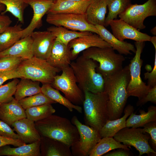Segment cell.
<instances>
[{"label":"cell","mask_w":156,"mask_h":156,"mask_svg":"<svg viewBox=\"0 0 156 156\" xmlns=\"http://www.w3.org/2000/svg\"><path fill=\"white\" fill-rule=\"evenodd\" d=\"M104 78L103 91L108 97V120H115L122 116L128 97L127 89L130 78L129 65Z\"/></svg>","instance_id":"1"},{"label":"cell","mask_w":156,"mask_h":156,"mask_svg":"<svg viewBox=\"0 0 156 156\" xmlns=\"http://www.w3.org/2000/svg\"><path fill=\"white\" fill-rule=\"evenodd\" d=\"M35 124L41 136L58 140L70 147L79 138L76 127L64 117L52 114Z\"/></svg>","instance_id":"2"},{"label":"cell","mask_w":156,"mask_h":156,"mask_svg":"<svg viewBox=\"0 0 156 156\" xmlns=\"http://www.w3.org/2000/svg\"><path fill=\"white\" fill-rule=\"evenodd\" d=\"M71 62L70 66L74 73L78 86L83 92L96 93L103 92L105 80L102 75L97 72L96 62L83 55Z\"/></svg>","instance_id":"3"},{"label":"cell","mask_w":156,"mask_h":156,"mask_svg":"<svg viewBox=\"0 0 156 156\" xmlns=\"http://www.w3.org/2000/svg\"><path fill=\"white\" fill-rule=\"evenodd\" d=\"M83 92L85 123L99 131L108 120L107 95L104 91L96 93L88 91Z\"/></svg>","instance_id":"4"},{"label":"cell","mask_w":156,"mask_h":156,"mask_svg":"<svg viewBox=\"0 0 156 156\" xmlns=\"http://www.w3.org/2000/svg\"><path fill=\"white\" fill-rule=\"evenodd\" d=\"M111 47H93L82 52V55L99 63L97 72L103 78L111 75L121 70L125 58L122 55L116 53Z\"/></svg>","instance_id":"5"},{"label":"cell","mask_w":156,"mask_h":156,"mask_svg":"<svg viewBox=\"0 0 156 156\" xmlns=\"http://www.w3.org/2000/svg\"><path fill=\"white\" fill-rule=\"evenodd\" d=\"M21 78L36 81L43 84H51L61 70L52 66L46 60L33 56L23 60L16 69Z\"/></svg>","instance_id":"6"},{"label":"cell","mask_w":156,"mask_h":156,"mask_svg":"<svg viewBox=\"0 0 156 156\" xmlns=\"http://www.w3.org/2000/svg\"><path fill=\"white\" fill-rule=\"evenodd\" d=\"M135 55L129 65L130 78L127 90L128 97L134 96L140 100L147 94L151 87L142 81L140 75L143 63L141 58V54L145 46V42H135Z\"/></svg>","instance_id":"7"},{"label":"cell","mask_w":156,"mask_h":156,"mask_svg":"<svg viewBox=\"0 0 156 156\" xmlns=\"http://www.w3.org/2000/svg\"><path fill=\"white\" fill-rule=\"evenodd\" d=\"M60 75H56L51 84L54 88L61 91L65 97L73 104H83L84 92L78 86L73 70L70 66L62 70Z\"/></svg>","instance_id":"8"},{"label":"cell","mask_w":156,"mask_h":156,"mask_svg":"<svg viewBox=\"0 0 156 156\" xmlns=\"http://www.w3.org/2000/svg\"><path fill=\"white\" fill-rule=\"evenodd\" d=\"M72 123L77 127L79 138L71 147L73 156H88L96 144L102 138L99 131L82 124L75 116L72 118Z\"/></svg>","instance_id":"9"},{"label":"cell","mask_w":156,"mask_h":156,"mask_svg":"<svg viewBox=\"0 0 156 156\" xmlns=\"http://www.w3.org/2000/svg\"><path fill=\"white\" fill-rule=\"evenodd\" d=\"M46 20L53 26L62 27L72 31L90 32L99 35L95 25L88 21L85 14L48 13Z\"/></svg>","instance_id":"10"},{"label":"cell","mask_w":156,"mask_h":156,"mask_svg":"<svg viewBox=\"0 0 156 156\" xmlns=\"http://www.w3.org/2000/svg\"><path fill=\"white\" fill-rule=\"evenodd\" d=\"M113 137L116 141L122 143L124 145L134 147L139 152V156L144 154H156V152L148 142L151 139L150 135L145 133L143 128L126 127L119 131Z\"/></svg>","instance_id":"11"},{"label":"cell","mask_w":156,"mask_h":156,"mask_svg":"<svg viewBox=\"0 0 156 156\" xmlns=\"http://www.w3.org/2000/svg\"><path fill=\"white\" fill-rule=\"evenodd\" d=\"M156 16V0H148L142 4H130L118 15L120 19L138 30L146 28L144 22L150 16Z\"/></svg>","instance_id":"12"},{"label":"cell","mask_w":156,"mask_h":156,"mask_svg":"<svg viewBox=\"0 0 156 156\" xmlns=\"http://www.w3.org/2000/svg\"><path fill=\"white\" fill-rule=\"evenodd\" d=\"M67 47L71 61L76 59L81 52L90 48L111 47L99 35L92 33L71 40Z\"/></svg>","instance_id":"13"},{"label":"cell","mask_w":156,"mask_h":156,"mask_svg":"<svg viewBox=\"0 0 156 156\" xmlns=\"http://www.w3.org/2000/svg\"><path fill=\"white\" fill-rule=\"evenodd\" d=\"M109 25L110 27L112 34L120 41L129 39L135 42L150 41L151 36L140 31L121 19L111 21Z\"/></svg>","instance_id":"14"},{"label":"cell","mask_w":156,"mask_h":156,"mask_svg":"<svg viewBox=\"0 0 156 156\" xmlns=\"http://www.w3.org/2000/svg\"><path fill=\"white\" fill-rule=\"evenodd\" d=\"M25 1L32 8L33 14L29 24L21 31L22 38L30 35L35 29L41 26L43 17L48 13L53 2L49 0H25Z\"/></svg>","instance_id":"15"},{"label":"cell","mask_w":156,"mask_h":156,"mask_svg":"<svg viewBox=\"0 0 156 156\" xmlns=\"http://www.w3.org/2000/svg\"><path fill=\"white\" fill-rule=\"evenodd\" d=\"M32 40L33 56L44 60L48 58L55 39L49 31H34L30 35Z\"/></svg>","instance_id":"16"},{"label":"cell","mask_w":156,"mask_h":156,"mask_svg":"<svg viewBox=\"0 0 156 156\" xmlns=\"http://www.w3.org/2000/svg\"><path fill=\"white\" fill-rule=\"evenodd\" d=\"M46 60L52 66L61 71L70 66L71 60L67 46L55 39Z\"/></svg>","instance_id":"17"},{"label":"cell","mask_w":156,"mask_h":156,"mask_svg":"<svg viewBox=\"0 0 156 156\" xmlns=\"http://www.w3.org/2000/svg\"><path fill=\"white\" fill-rule=\"evenodd\" d=\"M12 126L20 139L25 144L40 140L41 136L36 127L35 122L27 118L16 121Z\"/></svg>","instance_id":"18"},{"label":"cell","mask_w":156,"mask_h":156,"mask_svg":"<svg viewBox=\"0 0 156 156\" xmlns=\"http://www.w3.org/2000/svg\"><path fill=\"white\" fill-rule=\"evenodd\" d=\"M25 118V110L14 98L0 106V119L10 126L16 121Z\"/></svg>","instance_id":"19"},{"label":"cell","mask_w":156,"mask_h":156,"mask_svg":"<svg viewBox=\"0 0 156 156\" xmlns=\"http://www.w3.org/2000/svg\"><path fill=\"white\" fill-rule=\"evenodd\" d=\"M33 56L32 40L30 35L21 38L10 48L0 52V58L14 57L25 60Z\"/></svg>","instance_id":"20"},{"label":"cell","mask_w":156,"mask_h":156,"mask_svg":"<svg viewBox=\"0 0 156 156\" xmlns=\"http://www.w3.org/2000/svg\"><path fill=\"white\" fill-rule=\"evenodd\" d=\"M70 148L58 140L41 136V156H73Z\"/></svg>","instance_id":"21"},{"label":"cell","mask_w":156,"mask_h":156,"mask_svg":"<svg viewBox=\"0 0 156 156\" xmlns=\"http://www.w3.org/2000/svg\"><path fill=\"white\" fill-rule=\"evenodd\" d=\"M99 35L119 53L127 55H131V52L135 53L136 49L133 44L125 41H120L116 38L103 25H95Z\"/></svg>","instance_id":"22"},{"label":"cell","mask_w":156,"mask_h":156,"mask_svg":"<svg viewBox=\"0 0 156 156\" xmlns=\"http://www.w3.org/2000/svg\"><path fill=\"white\" fill-rule=\"evenodd\" d=\"M92 0L78 1L56 0L53 2L48 13L84 14L88 6Z\"/></svg>","instance_id":"23"},{"label":"cell","mask_w":156,"mask_h":156,"mask_svg":"<svg viewBox=\"0 0 156 156\" xmlns=\"http://www.w3.org/2000/svg\"><path fill=\"white\" fill-rule=\"evenodd\" d=\"M107 8V0H92L88 6L85 13L88 21L94 25L105 26Z\"/></svg>","instance_id":"24"},{"label":"cell","mask_w":156,"mask_h":156,"mask_svg":"<svg viewBox=\"0 0 156 156\" xmlns=\"http://www.w3.org/2000/svg\"><path fill=\"white\" fill-rule=\"evenodd\" d=\"M134 110L132 105L128 104L124 109V114L122 117L114 120H108L99 131L101 137H113L119 131L126 127V119Z\"/></svg>","instance_id":"25"},{"label":"cell","mask_w":156,"mask_h":156,"mask_svg":"<svg viewBox=\"0 0 156 156\" xmlns=\"http://www.w3.org/2000/svg\"><path fill=\"white\" fill-rule=\"evenodd\" d=\"M40 140L16 148H12L8 145L0 147V156H41Z\"/></svg>","instance_id":"26"},{"label":"cell","mask_w":156,"mask_h":156,"mask_svg":"<svg viewBox=\"0 0 156 156\" xmlns=\"http://www.w3.org/2000/svg\"><path fill=\"white\" fill-rule=\"evenodd\" d=\"M139 115L133 112L126 120V126L127 127L138 128L143 127L145 124L151 121H156V107L151 105L147 112L142 109L139 111Z\"/></svg>","instance_id":"27"},{"label":"cell","mask_w":156,"mask_h":156,"mask_svg":"<svg viewBox=\"0 0 156 156\" xmlns=\"http://www.w3.org/2000/svg\"><path fill=\"white\" fill-rule=\"evenodd\" d=\"M41 92L47 97L57 103H58L67 108L70 112L75 109L78 112L82 113V108L75 105L65 96H63L59 90L53 88L50 84H43L41 87Z\"/></svg>","instance_id":"28"},{"label":"cell","mask_w":156,"mask_h":156,"mask_svg":"<svg viewBox=\"0 0 156 156\" xmlns=\"http://www.w3.org/2000/svg\"><path fill=\"white\" fill-rule=\"evenodd\" d=\"M17 85L14 94V98L20 100L41 92L40 82L31 79L22 78Z\"/></svg>","instance_id":"29"},{"label":"cell","mask_w":156,"mask_h":156,"mask_svg":"<svg viewBox=\"0 0 156 156\" xmlns=\"http://www.w3.org/2000/svg\"><path fill=\"white\" fill-rule=\"evenodd\" d=\"M130 146L122 144L116 141L113 137L102 138L90 152L89 156H101L111 150L122 148L128 151Z\"/></svg>","instance_id":"30"},{"label":"cell","mask_w":156,"mask_h":156,"mask_svg":"<svg viewBox=\"0 0 156 156\" xmlns=\"http://www.w3.org/2000/svg\"><path fill=\"white\" fill-rule=\"evenodd\" d=\"M22 25L16 24L10 26L0 34V49L1 51L10 48L22 38Z\"/></svg>","instance_id":"31"},{"label":"cell","mask_w":156,"mask_h":156,"mask_svg":"<svg viewBox=\"0 0 156 156\" xmlns=\"http://www.w3.org/2000/svg\"><path fill=\"white\" fill-rule=\"evenodd\" d=\"M47 30L50 31L55 36L56 40L67 46L71 40L92 33L72 31L62 27L55 26L48 27Z\"/></svg>","instance_id":"32"},{"label":"cell","mask_w":156,"mask_h":156,"mask_svg":"<svg viewBox=\"0 0 156 156\" xmlns=\"http://www.w3.org/2000/svg\"><path fill=\"white\" fill-rule=\"evenodd\" d=\"M0 4L3 5L5 7V10L1 12V13L5 14L9 12L21 23H24V11L28 5L25 0H0Z\"/></svg>","instance_id":"33"},{"label":"cell","mask_w":156,"mask_h":156,"mask_svg":"<svg viewBox=\"0 0 156 156\" xmlns=\"http://www.w3.org/2000/svg\"><path fill=\"white\" fill-rule=\"evenodd\" d=\"M109 12L105 21V27L109 26L111 21L116 19L131 4L130 0H107Z\"/></svg>","instance_id":"34"},{"label":"cell","mask_w":156,"mask_h":156,"mask_svg":"<svg viewBox=\"0 0 156 156\" xmlns=\"http://www.w3.org/2000/svg\"><path fill=\"white\" fill-rule=\"evenodd\" d=\"M55 112V110L50 104L33 107L25 110L26 118L34 122L44 119Z\"/></svg>","instance_id":"35"},{"label":"cell","mask_w":156,"mask_h":156,"mask_svg":"<svg viewBox=\"0 0 156 156\" xmlns=\"http://www.w3.org/2000/svg\"><path fill=\"white\" fill-rule=\"evenodd\" d=\"M18 101L25 110L29 108L45 104L56 103L42 92L24 98Z\"/></svg>","instance_id":"36"},{"label":"cell","mask_w":156,"mask_h":156,"mask_svg":"<svg viewBox=\"0 0 156 156\" xmlns=\"http://www.w3.org/2000/svg\"><path fill=\"white\" fill-rule=\"evenodd\" d=\"M19 81L18 78L14 79L8 83L0 86V106L14 98L13 96L14 94Z\"/></svg>","instance_id":"37"},{"label":"cell","mask_w":156,"mask_h":156,"mask_svg":"<svg viewBox=\"0 0 156 156\" xmlns=\"http://www.w3.org/2000/svg\"><path fill=\"white\" fill-rule=\"evenodd\" d=\"M23 60L21 57H7L0 58V71H7L15 70Z\"/></svg>","instance_id":"38"},{"label":"cell","mask_w":156,"mask_h":156,"mask_svg":"<svg viewBox=\"0 0 156 156\" xmlns=\"http://www.w3.org/2000/svg\"><path fill=\"white\" fill-rule=\"evenodd\" d=\"M144 132L148 133L150 136L152 148L156 150V121L149 122L143 127Z\"/></svg>","instance_id":"39"},{"label":"cell","mask_w":156,"mask_h":156,"mask_svg":"<svg viewBox=\"0 0 156 156\" xmlns=\"http://www.w3.org/2000/svg\"><path fill=\"white\" fill-rule=\"evenodd\" d=\"M0 135L13 138L20 139V137L14 132L7 123L0 119Z\"/></svg>","instance_id":"40"},{"label":"cell","mask_w":156,"mask_h":156,"mask_svg":"<svg viewBox=\"0 0 156 156\" xmlns=\"http://www.w3.org/2000/svg\"><path fill=\"white\" fill-rule=\"evenodd\" d=\"M149 101L156 104V86L151 88L143 97L138 100L136 105L138 106H141Z\"/></svg>","instance_id":"41"},{"label":"cell","mask_w":156,"mask_h":156,"mask_svg":"<svg viewBox=\"0 0 156 156\" xmlns=\"http://www.w3.org/2000/svg\"><path fill=\"white\" fill-rule=\"evenodd\" d=\"M26 144L20 139H14L0 135V147L9 145L18 147Z\"/></svg>","instance_id":"42"},{"label":"cell","mask_w":156,"mask_h":156,"mask_svg":"<svg viewBox=\"0 0 156 156\" xmlns=\"http://www.w3.org/2000/svg\"><path fill=\"white\" fill-rule=\"evenodd\" d=\"M144 75V79H147V85L151 88L156 86V50L153 68L150 73H145Z\"/></svg>","instance_id":"43"},{"label":"cell","mask_w":156,"mask_h":156,"mask_svg":"<svg viewBox=\"0 0 156 156\" xmlns=\"http://www.w3.org/2000/svg\"><path fill=\"white\" fill-rule=\"evenodd\" d=\"M21 77L16 71V69L7 71H0V86L7 80Z\"/></svg>","instance_id":"44"},{"label":"cell","mask_w":156,"mask_h":156,"mask_svg":"<svg viewBox=\"0 0 156 156\" xmlns=\"http://www.w3.org/2000/svg\"><path fill=\"white\" fill-rule=\"evenodd\" d=\"M12 21L10 17L0 12V34L10 26Z\"/></svg>","instance_id":"45"},{"label":"cell","mask_w":156,"mask_h":156,"mask_svg":"<svg viewBox=\"0 0 156 156\" xmlns=\"http://www.w3.org/2000/svg\"><path fill=\"white\" fill-rule=\"evenodd\" d=\"M129 151L121 148L117 151H114L107 153L104 155L105 156H130Z\"/></svg>","instance_id":"46"},{"label":"cell","mask_w":156,"mask_h":156,"mask_svg":"<svg viewBox=\"0 0 156 156\" xmlns=\"http://www.w3.org/2000/svg\"><path fill=\"white\" fill-rule=\"evenodd\" d=\"M150 41L153 44L155 50H156V36H151Z\"/></svg>","instance_id":"47"},{"label":"cell","mask_w":156,"mask_h":156,"mask_svg":"<svg viewBox=\"0 0 156 156\" xmlns=\"http://www.w3.org/2000/svg\"><path fill=\"white\" fill-rule=\"evenodd\" d=\"M5 9V7L3 5L0 4V12L4 11Z\"/></svg>","instance_id":"48"},{"label":"cell","mask_w":156,"mask_h":156,"mask_svg":"<svg viewBox=\"0 0 156 156\" xmlns=\"http://www.w3.org/2000/svg\"><path fill=\"white\" fill-rule=\"evenodd\" d=\"M150 32L152 34H153L154 36H156V26L155 27L153 28L150 31Z\"/></svg>","instance_id":"49"},{"label":"cell","mask_w":156,"mask_h":156,"mask_svg":"<svg viewBox=\"0 0 156 156\" xmlns=\"http://www.w3.org/2000/svg\"><path fill=\"white\" fill-rule=\"evenodd\" d=\"M60 1H83L84 0H58Z\"/></svg>","instance_id":"50"},{"label":"cell","mask_w":156,"mask_h":156,"mask_svg":"<svg viewBox=\"0 0 156 156\" xmlns=\"http://www.w3.org/2000/svg\"><path fill=\"white\" fill-rule=\"evenodd\" d=\"M49 0L52 1H53V2H54V1H56V0Z\"/></svg>","instance_id":"51"},{"label":"cell","mask_w":156,"mask_h":156,"mask_svg":"<svg viewBox=\"0 0 156 156\" xmlns=\"http://www.w3.org/2000/svg\"><path fill=\"white\" fill-rule=\"evenodd\" d=\"M1 51V50H0V52Z\"/></svg>","instance_id":"52"}]
</instances>
